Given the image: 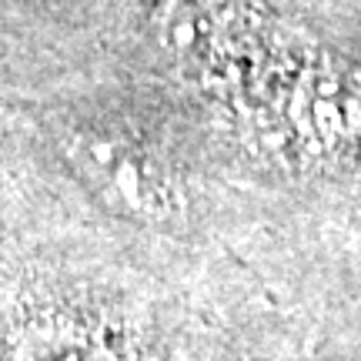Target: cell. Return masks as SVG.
<instances>
[{"mask_svg":"<svg viewBox=\"0 0 361 361\" xmlns=\"http://www.w3.org/2000/svg\"><path fill=\"white\" fill-rule=\"evenodd\" d=\"M64 154L111 211L144 224H168L178 218V180L164 157L137 134L114 124H80L67 130Z\"/></svg>","mask_w":361,"mask_h":361,"instance_id":"cell-1","label":"cell"},{"mask_svg":"<svg viewBox=\"0 0 361 361\" xmlns=\"http://www.w3.org/2000/svg\"><path fill=\"white\" fill-rule=\"evenodd\" d=\"M13 361H128L111 338L78 322L30 324L13 351Z\"/></svg>","mask_w":361,"mask_h":361,"instance_id":"cell-2","label":"cell"}]
</instances>
